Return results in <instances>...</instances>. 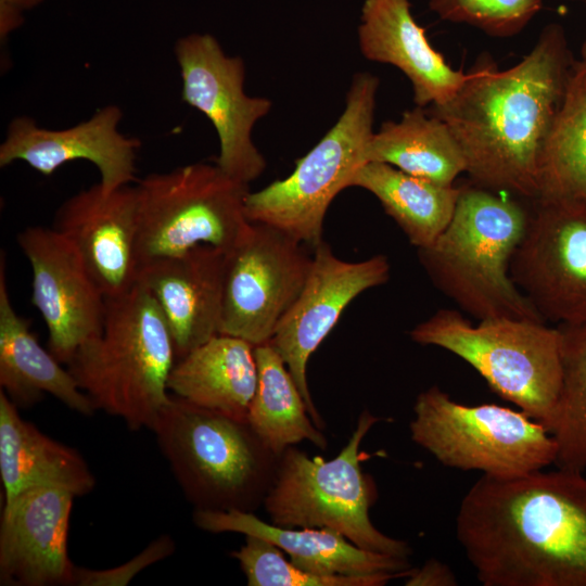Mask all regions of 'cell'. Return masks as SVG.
<instances>
[{"instance_id":"19","label":"cell","mask_w":586,"mask_h":586,"mask_svg":"<svg viewBox=\"0 0 586 586\" xmlns=\"http://www.w3.org/2000/svg\"><path fill=\"white\" fill-rule=\"evenodd\" d=\"M224 279L225 252L207 244L139 266L137 282L162 310L177 359L219 333Z\"/></svg>"},{"instance_id":"26","label":"cell","mask_w":586,"mask_h":586,"mask_svg":"<svg viewBox=\"0 0 586 586\" xmlns=\"http://www.w3.org/2000/svg\"><path fill=\"white\" fill-rule=\"evenodd\" d=\"M349 187L372 193L417 250L445 230L461 193V187L438 184L379 162L360 166Z\"/></svg>"},{"instance_id":"35","label":"cell","mask_w":586,"mask_h":586,"mask_svg":"<svg viewBox=\"0 0 586 586\" xmlns=\"http://www.w3.org/2000/svg\"><path fill=\"white\" fill-rule=\"evenodd\" d=\"M581 61L586 63V40L583 42L581 47Z\"/></svg>"},{"instance_id":"3","label":"cell","mask_w":586,"mask_h":586,"mask_svg":"<svg viewBox=\"0 0 586 586\" xmlns=\"http://www.w3.org/2000/svg\"><path fill=\"white\" fill-rule=\"evenodd\" d=\"M528 216L515 199L461 187L451 220L432 244L417 250L419 262L433 285L479 321H544L510 275Z\"/></svg>"},{"instance_id":"24","label":"cell","mask_w":586,"mask_h":586,"mask_svg":"<svg viewBox=\"0 0 586 586\" xmlns=\"http://www.w3.org/2000/svg\"><path fill=\"white\" fill-rule=\"evenodd\" d=\"M257 379L255 346L218 333L176 360L167 386L193 405L246 421Z\"/></svg>"},{"instance_id":"34","label":"cell","mask_w":586,"mask_h":586,"mask_svg":"<svg viewBox=\"0 0 586 586\" xmlns=\"http://www.w3.org/2000/svg\"><path fill=\"white\" fill-rule=\"evenodd\" d=\"M42 0H0L1 38L23 23V13L38 5Z\"/></svg>"},{"instance_id":"14","label":"cell","mask_w":586,"mask_h":586,"mask_svg":"<svg viewBox=\"0 0 586 586\" xmlns=\"http://www.w3.org/2000/svg\"><path fill=\"white\" fill-rule=\"evenodd\" d=\"M311 253V266L302 291L269 342L286 364L311 420L322 430L324 421L307 381L309 358L349 303L365 291L387 282L391 265L382 254L359 262L341 259L324 241Z\"/></svg>"},{"instance_id":"16","label":"cell","mask_w":586,"mask_h":586,"mask_svg":"<svg viewBox=\"0 0 586 586\" xmlns=\"http://www.w3.org/2000/svg\"><path fill=\"white\" fill-rule=\"evenodd\" d=\"M123 112L117 105L98 110L90 118L65 129L38 126L27 116L11 120L0 145V166L22 161L38 173L50 176L73 161H88L100 173V186L114 191L135 180L137 138L118 130Z\"/></svg>"},{"instance_id":"28","label":"cell","mask_w":586,"mask_h":586,"mask_svg":"<svg viewBox=\"0 0 586 586\" xmlns=\"http://www.w3.org/2000/svg\"><path fill=\"white\" fill-rule=\"evenodd\" d=\"M257 387L246 422L264 443L280 457L283 451L304 441L319 449L328 440L314 421L307 404L286 364L270 342L255 346Z\"/></svg>"},{"instance_id":"4","label":"cell","mask_w":586,"mask_h":586,"mask_svg":"<svg viewBox=\"0 0 586 586\" xmlns=\"http://www.w3.org/2000/svg\"><path fill=\"white\" fill-rule=\"evenodd\" d=\"M177 360L165 317L139 282L106 298L101 332L66 365L95 410L132 430H151L169 400L167 382Z\"/></svg>"},{"instance_id":"17","label":"cell","mask_w":586,"mask_h":586,"mask_svg":"<svg viewBox=\"0 0 586 586\" xmlns=\"http://www.w3.org/2000/svg\"><path fill=\"white\" fill-rule=\"evenodd\" d=\"M74 498L64 488L38 486L3 502L1 586H73L67 536Z\"/></svg>"},{"instance_id":"33","label":"cell","mask_w":586,"mask_h":586,"mask_svg":"<svg viewBox=\"0 0 586 586\" xmlns=\"http://www.w3.org/2000/svg\"><path fill=\"white\" fill-rule=\"evenodd\" d=\"M404 579L406 586L458 585V579L450 566L435 558L429 559L421 568H411Z\"/></svg>"},{"instance_id":"23","label":"cell","mask_w":586,"mask_h":586,"mask_svg":"<svg viewBox=\"0 0 586 586\" xmlns=\"http://www.w3.org/2000/svg\"><path fill=\"white\" fill-rule=\"evenodd\" d=\"M0 476L3 502L38 486L61 487L75 497L88 495L95 486V476L84 457L24 420L18 407L2 390Z\"/></svg>"},{"instance_id":"36","label":"cell","mask_w":586,"mask_h":586,"mask_svg":"<svg viewBox=\"0 0 586 586\" xmlns=\"http://www.w3.org/2000/svg\"><path fill=\"white\" fill-rule=\"evenodd\" d=\"M574 1L584 2L586 4V0H574Z\"/></svg>"},{"instance_id":"10","label":"cell","mask_w":586,"mask_h":586,"mask_svg":"<svg viewBox=\"0 0 586 586\" xmlns=\"http://www.w3.org/2000/svg\"><path fill=\"white\" fill-rule=\"evenodd\" d=\"M140 265L207 244L228 252L249 225L250 184L216 164L193 163L138 181Z\"/></svg>"},{"instance_id":"12","label":"cell","mask_w":586,"mask_h":586,"mask_svg":"<svg viewBox=\"0 0 586 586\" xmlns=\"http://www.w3.org/2000/svg\"><path fill=\"white\" fill-rule=\"evenodd\" d=\"M175 55L182 79V100L202 112L216 129L219 154L215 164L231 178L250 184L267 166L252 131L270 112L272 102L244 92L243 60L226 54L209 34L178 39Z\"/></svg>"},{"instance_id":"30","label":"cell","mask_w":586,"mask_h":586,"mask_svg":"<svg viewBox=\"0 0 586 586\" xmlns=\"http://www.w3.org/2000/svg\"><path fill=\"white\" fill-rule=\"evenodd\" d=\"M272 543L246 535L230 556L235 559L249 586H383L396 575H322L306 572L288 560Z\"/></svg>"},{"instance_id":"31","label":"cell","mask_w":586,"mask_h":586,"mask_svg":"<svg viewBox=\"0 0 586 586\" xmlns=\"http://www.w3.org/2000/svg\"><path fill=\"white\" fill-rule=\"evenodd\" d=\"M543 0H430L441 20L467 24L497 38L519 34L539 12Z\"/></svg>"},{"instance_id":"6","label":"cell","mask_w":586,"mask_h":586,"mask_svg":"<svg viewBox=\"0 0 586 586\" xmlns=\"http://www.w3.org/2000/svg\"><path fill=\"white\" fill-rule=\"evenodd\" d=\"M382 419L365 409L337 456L311 457L291 446L278 458L263 507L269 522L282 527L335 531L356 546L374 552L409 558L410 545L385 535L370 519L379 493L373 477L364 472L361 443Z\"/></svg>"},{"instance_id":"7","label":"cell","mask_w":586,"mask_h":586,"mask_svg":"<svg viewBox=\"0 0 586 586\" xmlns=\"http://www.w3.org/2000/svg\"><path fill=\"white\" fill-rule=\"evenodd\" d=\"M409 336L461 358L494 393L546 428L561 386L558 327L511 318L473 326L460 311L443 308L415 326Z\"/></svg>"},{"instance_id":"15","label":"cell","mask_w":586,"mask_h":586,"mask_svg":"<svg viewBox=\"0 0 586 586\" xmlns=\"http://www.w3.org/2000/svg\"><path fill=\"white\" fill-rule=\"evenodd\" d=\"M16 240L31 268V303L46 323L48 348L67 365L101 332L106 297L76 247L53 227H28Z\"/></svg>"},{"instance_id":"25","label":"cell","mask_w":586,"mask_h":586,"mask_svg":"<svg viewBox=\"0 0 586 586\" xmlns=\"http://www.w3.org/2000/svg\"><path fill=\"white\" fill-rule=\"evenodd\" d=\"M366 162L392 165L409 175L453 186L466 173L462 151L448 126L424 107L406 111L398 122H385L372 133Z\"/></svg>"},{"instance_id":"11","label":"cell","mask_w":586,"mask_h":586,"mask_svg":"<svg viewBox=\"0 0 586 586\" xmlns=\"http://www.w3.org/2000/svg\"><path fill=\"white\" fill-rule=\"evenodd\" d=\"M311 260L313 253L293 237L250 221L225 253L219 333L254 346L269 342L302 291Z\"/></svg>"},{"instance_id":"5","label":"cell","mask_w":586,"mask_h":586,"mask_svg":"<svg viewBox=\"0 0 586 586\" xmlns=\"http://www.w3.org/2000/svg\"><path fill=\"white\" fill-rule=\"evenodd\" d=\"M151 431L194 510L255 512L263 506L279 457L246 421L170 393Z\"/></svg>"},{"instance_id":"8","label":"cell","mask_w":586,"mask_h":586,"mask_svg":"<svg viewBox=\"0 0 586 586\" xmlns=\"http://www.w3.org/2000/svg\"><path fill=\"white\" fill-rule=\"evenodd\" d=\"M380 80L368 72L353 76L345 107L320 141L295 162L294 170L246 196L249 221L266 224L314 250L322 239L323 221L334 198L349 188L366 162L373 133Z\"/></svg>"},{"instance_id":"9","label":"cell","mask_w":586,"mask_h":586,"mask_svg":"<svg viewBox=\"0 0 586 586\" xmlns=\"http://www.w3.org/2000/svg\"><path fill=\"white\" fill-rule=\"evenodd\" d=\"M412 411L411 440L447 468L513 477L555 463L553 437L522 410L464 405L432 385L418 394Z\"/></svg>"},{"instance_id":"27","label":"cell","mask_w":586,"mask_h":586,"mask_svg":"<svg viewBox=\"0 0 586 586\" xmlns=\"http://www.w3.org/2000/svg\"><path fill=\"white\" fill-rule=\"evenodd\" d=\"M534 201L586 204V63L575 60L538 157Z\"/></svg>"},{"instance_id":"21","label":"cell","mask_w":586,"mask_h":586,"mask_svg":"<svg viewBox=\"0 0 586 586\" xmlns=\"http://www.w3.org/2000/svg\"><path fill=\"white\" fill-rule=\"evenodd\" d=\"M193 523L209 533H240L264 538L300 569L322 575H396L405 578L408 558L362 549L342 534L317 527H282L254 512L193 510Z\"/></svg>"},{"instance_id":"13","label":"cell","mask_w":586,"mask_h":586,"mask_svg":"<svg viewBox=\"0 0 586 586\" xmlns=\"http://www.w3.org/2000/svg\"><path fill=\"white\" fill-rule=\"evenodd\" d=\"M510 275L544 321L586 322V204L533 201Z\"/></svg>"},{"instance_id":"1","label":"cell","mask_w":586,"mask_h":586,"mask_svg":"<svg viewBox=\"0 0 586 586\" xmlns=\"http://www.w3.org/2000/svg\"><path fill=\"white\" fill-rule=\"evenodd\" d=\"M557 468L482 475L456 536L483 586H586V475Z\"/></svg>"},{"instance_id":"2","label":"cell","mask_w":586,"mask_h":586,"mask_svg":"<svg viewBox=\"0 0 586 586\" xmlns=\"http://www.w3.org/2000/svg\"><path fill=\"white\" fill-rule=\"evenodd\" d=\"M574 61L563 27L551 23L520 62L500 71L481 55L453 98L431 106L458 142L473 184L536 199L539 153Z\"/></svg>"},{"instance_id":"22","label":"cell","mask_w":586,"mask_h":586,"mask_svg":"<svg viewBox=\"0 0 586 586\" xmlns=\"http://www.w3.org/2000/svg\"><path fill=\"white\" fill-rule=\"evenodd\" d=\"M0 386L18 408H30L50 394L69 409L91 417L95 408L68 369L43 348L29 321L15 311L8 292L5 257H0Z\"/></svg>"},{"instance_id":"18","label":"cell","mask_w":586,"mask_h":586,"mask_svg":"<svg viewBox=\"0 0 586 586\" xmlns=\"http://www.w3.org/2000/svg\"><path fill=\"white\" fill-rule=\"evenodd\" d=\"M138 195L136 186L104 191L100 183L66 199L53 228L76 247L106 298L137 282Z\"/></svg>"},{"instance_id":"29","label":"cell","mask_w":586,"mask_h":586,"mask_svg":"<svg viewBox=\"0 0 586 586\" xmlns=\"http://www.w3.org/2000/svg\"><path fill=\"white\" fill-rule=\"evenodd\" d=\"M560 331L561 386L546 430L557 445L555 466L586 471V322Z\"/></svg>"},{"instance_id":"32","label":"cell","mask_w":586,"mask_h":586,"mask_svg":"<svg viewBox=\"0 0 586 586\" xmlns=\"http://www.w3.org/2000/svg\"><path fill=\"white\" fill-rule=\"evenodd\" d=\"M175 549V540L168 534H163L122 565L105 570L76 565L73 586H127L140 572L168 558Z\"/></svg>"},{"instance_id":"20","label":"cell","mask_w":586,"mask_h":586,"mask_svg":"<svg viewBox=\"0 0 586 586\" xmlns=\"http://www.w3.org/2000/svg\"><path fill=\"white\" fill-rule=\"evenodd\" d=\"M358 44L365 59L393 65L409 79L417 106L444 104L466 78L430 43L409 0H365Z\"/></svg>"}]
</instances>
